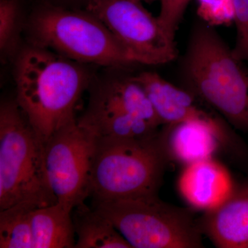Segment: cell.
Returning a JSON list of instances; mask_svg holds the SVG:
<instances>
[{"instance_id":"6da1fadb","label":"cell","mask_w":248,"mask_h":248,"mask_svg":"<svg viewBox=\"0 0 248 248\" xmlns=\"http://www.w3.org/2000/svg\"><path fill=\"white\" fill-rule=\"evenodd\" d=\"M83 63L37 46L18 52L16 100L44 143L76 120L77 104L91 82Z\"/></svg>"},{"instance_id":"7a4b0ae2","label":"cell","mask_w":248,"mask_h":248,"mask_svg":"<svg viewBox=\"0 0 248 248\" xmlns=\"http://www.w3.org/2000/svg\"><path fill=\"white\" fill-rule=\"evenodd\" d=\"M213 28L195 24L181 63L186 89L248 132V68Z\"/></svg>"},{"instance_id":"3957f363","label":"cell","mask_w":248,"mask_h":248,"mask_svg":"<svg viewBox=\"0 0 248 248\" xmlns=\"http://www.w3.org/2000/svg\"><path fill=\"white\" fill-rule=\"evenodd\" d=\"M170 159L163 130L150 138L97 139L89 197L97 202L157 195Z\"/></svg>"},{"instance_id":"277c9868","label":"cell","mask_w":248,"mask_h":248,"mask_svg":"<svg viewBox=\"0 0 248 248\" xmlns=\"http://www.w3.org/2000/svg\"><path fill=\"white\" fill-rule=\"evenodd\" d=\"M45 143L16 99L0 106V211L58 203L45 169Z\"/></svg>"},{"instance_id":"5b68a950","label":"cell","mask_w":248,"mask_h":248,"mask_svg":"<svg viewBox=\"0 0 248 248\" xmlns=\"http://www.w3.org/2000/svg\"><path fill=\"white\" fill-rule=\"evenodd\" d=\"M31 44L81 63L120 68L138 63L94 15L45 3L27 24Z\"/></svg>"},{"instance_id":"8992f818","label":"cell","mask_w":248,"mask_h":248,"mask_svg":"<svg viewBox=\"0 0 248 248\" xmlns=\"http://www.w3.org/2000/svg\"><path fill=\"white\" fill-rule=\"evenodd\" d=\"M132 248L203 247L198 218L190 209L174 206L157 195L93 202Z\"/></svg>"},{"instance_id":"52a82bcc","label":"cell","mask_w":248,"mask_h":248,"mask_svg":"<svg viewBox=\"0 0 248 248\" xmlns=\"http://www.w3.org/2000/svg\"><path fill=\"white\" fill-rule=\"evenodd\" d=\"M143 120L162 125L146 91L131 77L95 85L87 108L77 120L97 139H124L134 136Z\"/></svg>"},{"instance_id":"ba28073f","label":"cell","mask_w":248,"mask_h":248,"mask_svg":"<svg viewBox=\"0 0 248 248\" xmlns=\"http://www.w3.org/2000/svg\"><path fill=\"white\" fill-rule=\"evenodd\" d=\"M86 11L109 29L138 63L165 64L177 58L175 40L141 0H88Z\"/></svg>"},{"instance_id":"9c48e42d","label":"cell","mask_w":248,"mask_h":248,"mask_svg":"<svg viewBox=\"0 0 248 248\" xmlns=\"http://www.w3.org/2000/svg\"><path fill=\"white\" fill-rule=\"evenodd\" d=\"M97 139L75 120L45 143V169L58 203L73 211L89 197V179Z\"/></svg>"},{"instance_id":"30bf717a","label":"cell","mask_w":248,"mask_h":248,"mask_svg":"<svg viewBox=\"0 0 248 248\" xmlns=\"http://www.w3.org/2000/svg\"><path fill=\"white\" fill-rule=\"evenodd\" d=\"M133 78L146 91L163 125L195 122L215 130L224 145L234 141L223 120L190 91L174 86L155 72H141Z\"/></svg>"},{"instance_id":"8fae6325","label":"cell","mask_w":248,"mask_h":248,"mask_svg":"<svg viewBox=\"0 0 248 248\" xmlns=\"http://www.w3.org/2000/svg\"><path fill=\"white\" fill-rule=\"evenodd\" d=\"M178 187L187 203L205 211L219 206L234 190L228 170L213 158L186 165Z\"/></svg>"},{"instance_id":"7c38bea8","label":"cell","mask_w":248,"mask_h":248,"mask_svg":"<svg viewBox=\"0 0 248 248\" xmlns=\"http://www.w3.org/2000/svg\"><path fill=\"white\" fill-rule=\"evenodd\" d=\"M202 234L218 248H248V184L198 218Z\"/></svg>"},{"instance_id":"4fadbf2b","label":"cell","mask_w":248,"mask_h":248,"mask_svg":"<svg viewBox=\"0 0 248 248\" xmlns=\"http://www.w3.org/2000/svg\"><path fill=\"white\" fill-rule=\"evenodd\" d=\"M163 130L170 156L186 165L210 159L224 145L215 130L202 124L165 125Z\"/></svg>"},{"instance_id":"5bb4252c","label":"cell","mask_w":248,"mask_h":248,"mask_svg":"<svg viewBox=\"0 0 248 248\" xmlns=\"http://www.w3.org/2000/svg\"><path fill=\"white\" fill-rule=\"evenodd\" d=\"M71 213L58 203L33 209L31 219L34 248H75Z\"/></svg>"},{"instance_id":"9a60e30c","label":"cell","mask_w":248,"mask_h":248,"mask_svg":"<svg viewBox=\"0 0 248 248\" xmlns=\"http://www.w3.org/2000/svg\"><path fill=\"white\" fill-rule=\"evenodd\" d=\"M76 248H132L110 220L84 203L75 208Z\"/></svg>"},{"instance_id":"2e32d148","label":"cell","mask_w":248,"mask_h":248,"mask_svg":"<svg viewBox=\"0 0 248 248\" xmlns=\"http://www.w3.org/2000/svg\"><path fill=\"white\" fill-rule=\"evenodd\" d=\"M35 208L17 205L0 211V248H34L31 217Z\"/></svg>"},{"instance_id":"e0dca14e","label":"cell","mask_w":248,"mask_h":248,"mask_svg":"<svg viewBox=\"0 0 248 248\" xmlns=\"http://www.w3.org/2000/svg\"><path fill=\"white\" fill-rule=\"evenodd\" d=\"M21 18L18 0H0V51L3 60L17 53Z\"/></svg>"},{"instance_id":"ac0fdd59","label":"cell","mask_w":248,"mask_h":248,"mask_svg":"<svg viewBox=\"0 0 248 248\" xmlns=\"http://www.w3.org/2000/svg\"><path fill=\"white\" fill-rule=\"evenodd\" d=\"M233 17L236 27V41L233 53L248 62V0H232Z\"/></svg>"},{"instance_id":"d6986e66","label":"cell","mask_w":248,"mask_h":248,"mask_svg":"<svg viewBox=\"0 0 248 248\" xmlns=\"http://www.w3.org/2000/svg\"><path fill=\"white\" fill-rule=\"evenodd\" d=\"M190 1L161 0V9L157 17L168 35L173 40H175L176 32Z\"/></svg>"},{"instance_id":"ffe728a7","label":"cell","mask_w":248,"mask_h":248,"mask_svg":"<svg viewBox=\"0 0 248 248\" xmlns=\"http://www.w3.org/2000/svg\"><path fill=\"white\" fill-rule=\"evenodd\" d=\"M142 1H146V2L151 3L154 2V1H156V0H141Z\"/></svg>"}]
</instances>
